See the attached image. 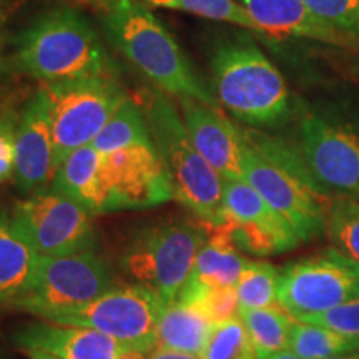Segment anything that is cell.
<instances>
[{
	"label": "cell",
	"instance_id": "18",
	"mask_svg": "<svg viewBox=\"0 0 359 359\" xmlns=\"http://www.w3.org/2000/svg\"><path fill=\"white\" fill-rule=\"evenodd\" d=\"M13 343L25 353L39 349L58 359H118L125 349L100 331L50 321H35L20 327Z\"/></svg>",
	"mask_w": 359,
	"mask_h": 359
},
{
	"label": "cell",
	"instance_id": "32",
	"mask_svg": "<svg viewBox=\"0 0 359 359\" xmlns=\"http://www.w3.org/2000/svg\"><path fill=\"white\" fill-rule=\"evenodd\" d=\"M303 323L320 325L338 331V333L359 338V298L333 309H327L325 313L304 318Z\"/></svg>",
	"mask_w": 359,
	"mask_h": 359
},
{
	"label": "cell",
	"instance_id": "7",
	"mask_svg": "<svg viewBox=\"0 0 359 359\" xmlns=\"http://www.w3.org/2000/svg\"><path fill=\"white\" fill-rule=\"evenodd\" d=\"M40 90L50 114L57 170L70 154L95 140L128 98L111 75L43 83Z\"/></svg>",
	"mask_w": 359,
	"mask_h": 359
},
{
	"label": "cell",
	"instance_id": "20",
	"mask_svg": "<svg viewBox=\"0 0 359 359\" xmlns=\"http://www.w3.org/2000/svg\"><path fill=\"white\" fill-rule=\"evenodd\" d=\"M50 188L77 201L93 215L107 213L103 155L93 145L75 150L58 167Z\"/></svg>",
	"mask_w": 359,
	"mask_h": 359
},
{
	"label": "cell",
	"instance_id": "11",
	"mask_svg": "<svg viewBox=\"0 0 359 359\" xmlns=\"http://www.w3.org/2000/svg\"><path fill=\"white\" fill-rule=\"evenodd\" d=\"M11 218L40 257L95 250L93 213L52 188L17 203Z\"/></svg>",
	"mask_w": 359,
	"mask_h": 359
},
{
	"label": "cell",
	"instance_id": "34",
	"mask_svg": "<svg viewBox=\"0 0 359 359\" xmlns=\"http://www.w3.org/2000/svg\"><path fill=\"white\" fill-rule=\"evenodd\" d=\"M77 2L83 4V6L102 8V11L109 12L110 8H114L115 6H118V4H122L123 0H77Z\"/></svg>",
	"mask_w": 359,
	"mask_h": 359
},
{
	"label": "cell",
	"instance_id": "24",
	"mask_svg": "<svg viewBox=\"0 0 359 359\" xmlns=\"http://www.w3.org/2000/svg\"><path fill=\"white\" fill-rule=\"evenodd\" d=\"M90 145L102 155L135 145H154L140 103L127 98Z\"/></svg>",
	"mask_w": 359,
	"mask_h": 359
},
{
	"label": "cell",
	"instance_id": "36",
	"mask_svg": "<svg viewBox=\"0 0 359 359\" xmlns=\"http://www.w3.org/2000/svg\"><path fill=\"white\" fill-rule=\"evenodd\" d=\"M145 354L147 353L137 351V349H123V351L120 353L118 359H147Z\"/></svg>",
	"mask_w": 359,
	"mask_h": 359
},
{
	"label": "cell",
	"instance_id": "19",
	"mask_svg": "<svg viewBox=\"0 0 359 359\" xmlns=\"http://www.w3.org/2000/svg\"><path fill=\"white\" fill-rule=\"evenodd\" d=\"M40 255L17 230L12 218L0 215V306H13L32 290Z\"/></svg>",
	"mask_w": 359,
	"mask_h": 359
},
{
	"label": "cell",
	"instance_id": "5",
	"mask_svg": "<svg viewBox=\"0 0 359 359\" xmlns=\"http://www.w3.org/2000/svg\"><path fill=\"white\" fill-rule=\"evenodd\" d=\"M219 102L251 127H276L291 111L290 92L281 72L248 39L223 40L212 58Z\"/></svg>",
	"mask_w": 359,
	"mask_h": 359
},
{
	"label": "cell",
	"instance_id": "6",
	"mask_svg": "<svg viewBox=\"0 0 359 359\" xmlns=\"http://www.w3.org/2000/svg\"><path fill=\"white\" fill-rule=\"evenodd\" d=\"M205 240L201 222L155 223L132 236L120 255V269L135 285L147 286L168 304L190 281Z\"/></svg>",
	"mask_w": 359,
	"mask_h": 359
},
{
	"label": "cell",
	"instance_id": "16",
	"mask_svg": "<svg viewBox=\"0 0 359 359\" xmlns=\"http://www.w3.org/2000/svg\"><path fill=\"white\" fill-rule=\"evenodd\" d=\"M55 172L50 114L42 90L39 88L20 116L13 177L20 191L34 195L47 190Z\"/></svg>",
	"mask_w": 359,
	"mask_h": 359
},
{
	"label": "cell",
	"instance_id": "38",
	"mask_svg": "<svg viewBox=\"0 0 359 359\" xmlns=\"http://www.w3.org/2000/svg\"><path fill=\"white\" fill-rule=\"evenodd\" d=\"M268 359H302V358L296 356V354H294V353H291L290 349H285V351L273 354V356H271V358H268Z\"/></svg>",
	"mask_w": 359,
	"mask_h": 359
},
{
	"label": "cell",
	"instance_id": "12",
	"mask_svg": "<svg viewBox=\"0 0 359 359\" xmlns=\"http://www.w3.org/2000/svg\"><path fill=\"white\" fill-rule=\"evenodd\" d=\"M224 226L241 253L273 257L294 250L302 236L246 180H223Z\"/></svg>",
	"mask_w": 359,
	"mask_h": 359
},
{
	"label": "cell",
	"instance_id": "15",
	"mask_svg": "<svg viewBox=\"0 0 359 359\" xmlns=\"http://www.w3.org/2000/svg\"><path fill=\"white\" fill-rule=\"evenodd\" d=\"M183 122L198 154L223 180H245L243 132L217 107L193 98H178Z\"/></svg>",
	"mask_w": 359,
	"mask_h": 359
},
{
	"label": "cell",
	"instance_id": "27",
	"mask_svg": "<svg viewBox=\"0 0 359 359\" xmlns=\"http://www.w3.org/2000/svg\"><path fill=\"white\" fill-rule=\"evenodd\" d=\"M325 235L331 246L359 263V200L334 196L327 210Z\"/></svg>",
	"mask_w": 359,
	"mask_h": 359
},
{
	"label": "cell",
	"instance_id": "3",
	"mask_svg": "<svg viewBox=\"0 0 359 359\" xmlns=\"http://www.w3.org/2000/svg\"><path fill=\"white\" fill-rule=\"evenodd\" d=\"M103 24L115 47L163 92L217 107L173 35L142 2L123 0L105 13Z\"/></svg>",
	"mask_w": 359,
	"mask_h": 359
},
{
	"label": "cell",
	"instance_id": "40",
	"mask_svg": "<svg viewBox=\"0 0 359 359\" xmlns=\"http://www.w3.org/2000/svg\"><path fill=\"white\" fill-rule=\"evenodd\" d=\"M0 13H2V8H0Z\"/></svg>",
	"mask_w": 359,
	"mask_h": 359
},
{
	"label": "cell",
	"instance_id": "4",
	"mask_svg": "<svg viewBox=\"0 0 359 359\" xmlns=\"http://www.w3.org/2000/svg\"><path fill=\"white\" fill-rule=\"evenodd\" d=\"M17 65L45 83L110 75L111 65L93 27L72 8L37 17L20 35Z\"/></svg>",
	"mask_w": 359,
	"mask_h": 359
},
{
	"label": "cell",
	"instance_id": "31",
	"mask_svg": "<svg viewBox=\"0 0 359 359\" xmlns=\"http://www.w3.org/2000/svg\"><path fill=\"white\" fill-rule=\"evenodd\" d=\"M309 11L359 43V0H303Z\"/></svg>",
	"mask_w": 359,
	"mask_h": 359
},
{
	"label": "cell",
	"instance_id": "35",
	"mask_svg": "<svg viewBox=\"0 0 359 359\" xmlns=\"http://www.w3.org/2000/svg\"><path fill=\"white\" fill-rule=\"evenodd\" d=\"M148 359H200L196 356H190V354H182V353H173V351H163V349H155L151 351Z\"/></svg>",
	"mask_w": 359,
	"mask_h": 359
},
{
	"label": "cell",
	"instance_id": "17",
	"mask_svg": "<svg viewBox=\"0 0 359 359\" xmlns=\"http://www.w3.org/2000/svg\"><path fill=\"white\" fill-rule=\"evenodd\" d=\"M241 6L268 39H309L359 52L356 40L318 19L303 0H241Z\"/></svg>",
	"mask_w": 359,
	"mask_h": 359
},
{
	"label": "cell",
	"instance_id": "28",
	"mask_svg": "<svg viewBox=\"0 0 359 359\" xmlns=\"http://www.w3.org/2000/svg\"><path fill=\"white\" fill-rule=\"evenodd\" d=\"M143 2L150 7L173 8V11L188 12L203 19L230 22L268 39L257 25V22L251 19L246 8L235 0H143Z\"/></svg>",
	"mask_w": 359,
	"mask_h": 359
},
{
	"label": "cell",
	"instance_id": "23",
	"mask_svg": "<svg viewBox=\"0 0 359 359\" xmlns=\"http://www.w3.org/2000/svg\"><path fill=\"white\" fill-rule=\"evenodd\" d=\"M240 321L258 359H268L288 349L293 318L281 306L240 309Z\"/></svg>",
	"mask_w": 359,
	"mask_h": 359
},
{
	"label": "cell",
	"instance_id": "30",
	"mask_svg": "<svg viewBox=\"0 0 359 359\" xmlns=\"http://www.w3.org/2000/svg\"><path fill=\"white\" fill-rule=\"evenodd\" d=\"M200 359H258L240 318L213 327Z\"/></svg>",
	"mask_w": 359,
	"mask_h": 359
},
{
	"label": "cell",
	"instance_id": "2",
	"mask_svg": "<svg viewBox=\"0 0 359 359\" xmlns=\"http://www.w3.org/2000/svg\"><path fill=\"white\" fill-rule=\"evenodd\" d=\"M137 102L145 114L151 140L172 180L173 198L200 222L223 224V178L198 154L172 102L158 90H143Z\"/></svg>",
	"mask_w": 359,
	"mask_h": 359
},
{
	"label": "cell",
	"instance_id": "22",
	"mask_svg": "<svg viewBox=\"0 0 359 359\" xmlns=\"http://www.w3.org/2000/svg\"><path fill=\"white\" fill-rule=\"evenodd\" d=\"M203 226L206 240L196 258L190 281L215 288H235L248 259L233 243L224 224L203 223Z\"/></svg>",
	"mask_w": 359,
	"mask_h": 359
},
{
	"label": "cell",
	"instance_id": "26",
	"mask_svg": "<svg viewBox=\"0 0 359 359\" xmlns=\"http://www.w3.org/2000/svg\"><path fill=\"white\" fill-rule=\"evenodd\" d=\"M280 269L262 259H248L235 291L240 309L271 308L278 304Z\"/></svg>",
	"mask_w": 359,
	"mask_h": 359
},
{
	"label": "cell",
	"instance_id": "10",
	"mask_svg": "<svg viewBox=\"0 0 359 359\" xmlns=\"http://www.w3.org/2000/svg\"><path fill=\"white\" fill-rule=\"evenodd\" d=\"M165 303L142 285L114 286L85 306L58 314L50 323L90 327L110 336L125 349L151 353L156 346V330Z\"/></svg>",
	"mask_w": 359,
	"mask_h": 359
},
{
	"label": "cell",
	"instance_id": "1",
	"mask_svg": "<svg viewBox=\"0 0 359 359\" xmlns=\"http://www.w3.org/2000/svg\"><path fill=\"white\" fill-rule=\"evenodd\" d=\"M245 180L293 224L303 241L325 235L333 195L309 172L299 148L262 132H243Z\"/></svg>",
	"mask_w": 359,
	"mask_h": 359
},
{
	"label": "cell",
	"instance_id": "39",
	"mask_svg": "<svg viewBox=\"0 0 359 359\" xmlns=\"http://www.w3.org/2000/svg\"><path fill=\"white\" fill-rule=\"evenodd\" d=\"M330 359H359V353L344 354V356H336V358H330Z\"/></svg>",
	"mask_w": 359,
	"mask_h": 359
},
{
	"label": "cell",
	"instance_id": "29",
	"mask_svg": "<svg viewBox=\"0 0 359 359\" xmlns=\"http://www.w3.org/2000/svg\"><path fill=\"white\" fill-rule=\"evenodd\" d=\"M178 298L198 308L215 326L240 318V303L235 288H215L188 281Z\"/></svg>",
	"mask_w": 359,
	"mask_h": 359
},
{
	"label": "cell",
	"instance_id": "13",
	"mask_svg": "<svg viewBox=\"0 0 359 359\" xmlns=\"http://www.w3.org/2000/svg\"><path fill=\"white\" fill-rule=\"evenodd\" d=\"M298 148L327 193L359 200V133L320 115H306L299 123Z\"/></svg>",
	"mask_w": 359,
	"mask_h": 359
},
{
	"label": "cell",
	"instance_id": "21",
	"mask_svg": "<svg viewBox=\"0 0 359 359\" xmlns=\"http://www.w3.org/2000/svg\"><path fill=\"white\" fill-rule=\"evenodd\" d=\"M215 325L198 308L177 298L165 304L156 330L155 349L200 358Z\"/></svg>",
	"mask_w": 359,
	"mask_h": 359
},
{
	"label": "cell",
	"instance_id": "14",
	"mask_svg": "<svg viewBox=\"0 0 359 359\" xmlns=\"http://www.w3.org/2000/svg\"><path fill=\"white\" fill-rule=\"evenodd\" d=\"M107 213L143 210L173 198L170 175L155 145H135L103 155Z\"/></svg>",
	"mask_w": 359,
	"mask_h": 359
},
{
	"label": "cell",
	"instance_id": "9",
	"mask_svg": "<svg viewBox=\"0 0 359 359\" xmlns=\"http://www.w3.org/2000/svg\"><path fill=\"white\" fill-rule=\"evenodd\" d=\"M114 286V271L95 250L40 257L32 290L12 308L50 321L58 314L85 306Z\"/></svg>",
	"mask_w": 359,
	"mask_h": 359
},
{
	"label": "cell",
	"instance_id": "37",
	"mask_svg": "<svg viewBox=\"0 0 359 359\" xmlns=\"http://www.w3.org/2000/svg\"><path fill=\"white\" fill-rule=\"evenodd\" d=\"M29 354L30 359H58L55 356H52V354L45 353V351H39V349H32V351H27Z\"/></svg>",
	"mask_w": 359,
	"mask_h": 359
},
{
	"label": "cell",
	"instance_id": "8",
	"mask_svg": "<svg viewBox=\"0 0 359 359\" xmlns=\"http://www.w3.org/2000/svg\"><path fill=\"white\" fill-rule=\"evenodd\" d=\"M359 298V263L327 246L285 264L278 278V304L296 321Z\"/></svg>",
	"mask_w": 359,
	"mask_h": 359
},
{
	"label": "cell",
	"instance_id": "33",
	"mask_svg": "<svg viewBox=\"0 0 359 359\" xmlns=\"http://www.w3.org/2000/svg\"><path fill=\"white\" fill-rule=\"evenodd\" d=\"M20 118L12 111L0 116V183L15 173V145Z\"/></svg>",
	"mask_w": 359,
	"mask_h": 359
},
{
	"label": "cell",
	"instance_id": "25",
	"mask_svg": "<svg viewBox=\"0 0 359 359\" xmlns=\"http://www.w3.org/2000/svg\"><path fill=\"white\" fill-rule=\"evenodd\" d=\"M288 349L302 359H330L359 353V338L293 320Z\"/></svg>",
	"mask_w": 359,
	"mask_h": 359
}]
</instances>
